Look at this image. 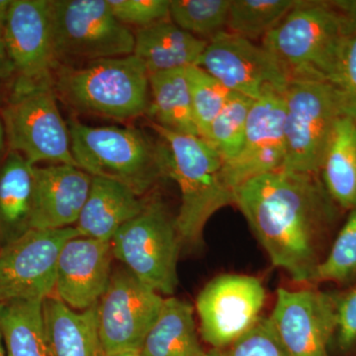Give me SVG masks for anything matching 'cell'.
<instances>
[{"mask_svg": "<svg viewBox=\"0 0 356 356\" xmlns=\"http://www.w3.org/2000/svg\"><path fill=\"white\" fill-rule=\"evenodd\" d=\"M235 203L271 264L310 283L323 259L332 200L317 175L280 170L245 182Z\"/></svg>", "mask_w": 356, "mask_h": 356, "instance_id": "cell-1", "label": "cell"}, {"mask_svg": "<svg viewBox=\"0 0 356 356\" xmlns=\"http://www.w3.org/2000/svg\"><path fill=\"white\" fill-rule=\"evenodd\" d=\"M356 32V1L298 0L262 46L288 79L331 83L344 48Z\"/></svg>", "mask_w": 356, "mask_h": 356, "instance_id": "cell-2", "label": "cell"}, {"mask_svg": "<svg viewBox=\"0 0 356 356\" xmlns=\"http://www.w3.org/2000/svg\"><path fill=\"white\" fill-rule=\"evenodd\" d=\"M151 126L161 138L165 177L179 188L181 201L175 225L182 248H200L211 217L235 203L222 173L224 163L203 138L173 132L153 122Z\"/></svg>", "mask_w": 356, "mask_h": 356, "instance_id": "cell-3", "label": "cell"}, {"mask_svg": "<svg viewBox=\"0 0 356 356\" xmlns=\"http://www.w3.org/2000/svg\"><path fill=\"white\" fill-rule=\"evenodd\" d=\"M54 88L58 98L81 113L129 121L149 110V74L135 55L60 67Z\"/></svg>", "mask_w": 356, "mask_h": 356, "instance_id": "cell-4", "label": "cell"}, {"mask_svg": "<svg viewBox=\"0 0 356 356\" xmlns=\"http://www.w3.org/2000/svg\"><path fill=\"white\" fill-rule=\"evenodd\" d=\"M72 153L77 166L92 177L114 180L143 196L165 178L159 140L134 127H93L67 122Z\"/></svg>", "mask_w": 356, "mask_h": 356, "instance_id": "cell-5", "label": "cell"}, {"mask_svg": "<svg viewBox=\"0 0 356 356\" xmlns=\"http://www.w3.org/2000/svg\"><path fill=\"white\" fill-rule=\"evenodd\" d=\"M113 257L163 296H172L178 286L177 261L181 242L173 218L163 201L147 200L144 210L111 241Z\"/></svg>", "mask_w": 356, "mask_h": 356, "instance_id": "cell-6", "label": "cell"}, {"mask_svg": "<svg viewBox=\"0 0 356 356\" xmlns=\"http://www.w3.org/2000/svg\"><path fill=\"white\" fill-rule=\"evenodd\" d=\"M57 99L54 83L13 89L1 112L8 151L20 154L33 165L47 161L77 166L69 126Z\"/></svg>", "mask_w": 356, "mask_h": 356, "instance_id": "cell-7", "label": "cell"}, {"mask_svg": "<svg viewBox=\"0 0 356 356\" xmlns=\"http://www.w3.org/2000/svg\"><path fill=\"white\" fill-rule=\"evenodd\" d=\"M58 65L133 55L135 34L117 20L107 0H51Z\"/></svg>", "mask_w": 356, "mask_h": 356, "instance_id": "cell-8", "label": "cell"}, {"mask_svg": "<svg viewBox=\"0 0 356 356\" xmlns=\"http://www.w3.org/2000/svg\"><path fill=\"white\" fill-rule=\"evenodd\" d=\"M284 98L285 161L281 170L318 175L341 115L336 95L322 81H288Z\"/></svg>", "mask_w": 356, "mask_h": 356, "instance_id": "cell-9", "label": "cell"}, {"mask_svg": "<svg viewBox=\"0 0 356 356\" xmlns=\"http://www.w3.org/2000/svg\"><path fill=\"white\" fill-rule=\"evenodd\" d=\"M165 299L126 267L114 271L97 304L98 329L105 355L140 353Z\"/></svg>", "mask_w": 356, "mask_h": 356, "instance_id": "cell-10", "label": "cell"}, {"mask_svg": "<svg viewBox=\"0 0 356 356\" xmlns=\"http://www.w3.org/2000/svg\"><path fill=\"white\" fill-rule=\"evenodd\" d=\"M79 236L74 227L31 229L0 248V305L44 300L55 290L56 266L63 245Z\"/></svg>", "mask_w": 356, "mask_h": 356, "instance_id": "cell-11", "label": "cell"}, {"mask_svg": "<svg viewBox=\"0 0 356 356\" xmlns=\"http://www.w3.org/2000/svg\"><path fill=\"white\" fill-rule=\"evenodd\" d=\"M266 288L245 274H222L209 281L196 299L199 334L211 348H222L250 331L262 317Z\"/></svg>", "mask_w": 356, "mask_h": 356, "instance_id": "cell-12", "label": "cell"}, {"mask_svg": "<svg viewBox=\"0 0 356 356\" xmlns=\"http://www.w3.org/2000/svg\"><path fill=\"white\" fill-rule=\"evenodd\" d=\"M13 89L54 83L60 69L54 51L51 0H13L3 35Z\"/></svg>", "mask_w": 356, "mask_h": 356, "instance_id": "cell-13", "label": "cell"}, {"mask_svg": "<svg viewBox=\"0 0 356 356\" xmlns=\"http://www.w3.org/2000/svg\"><path fill=\"white\" fill-rule=\"evenodd\" d=\"M336 293L280 288L268 320L288 356H329L337 325Z\"/></svg>", "mask_w": 356, "mask_h": 356, "instance_id": "cell-14", "label": "cell"}, {"mask_svg": "<svg viewBox=\"0 0 356 356\" xmlns=\"http://www.w3.org/2000/svg\"><path fill=\"white\" fill-rule=\"evenodd\" d=\"M197 67L231 92L254 100L268 86L284 89L289 81L280 62L262 44L227 30L207 42Z\"/></svg>", "mask_w": 356, "mask_h": 356, "instance_id": "cell-15", "label": "cell"}, {"mask_svg": "<svg viewBox=\"0 0 356 356\" xmlns=\"http://www.w3.org/2000/svg\"><path fill=\"white\" fill-rule=\"evenodd\" d=\"M284 89L268 86L248 113L240 153L222 165L232 191L255 177L280 170L285 161Z\"/></svg>", "mask_w": 356, "mask_h": 356, "instance_id": "cell-16", "label": "cell"}, {"mask_svg": "<svg viewBox=\"0 0 356 356\" xmlns=\"http://www.w3.org/2000/svg\"><path fill=\"white\" fill-rule=\"evenodd\" d=\"M111 243L76 236L63 245L56 266L58 299L76 311L98 303L111 278Z\"/></svg>", "mask_w": 356, "mask_h": 356, "instance_id": "cell-17", "label": "cell"}, {"mask_svg": "<svg viewBox=\"0 0 356 356\" xmlns=\"http://www.w3.org/2000/svg\"><path fill=\"white\" fill-rule=\"evenodd\" d=\"M91 180L92 175L77 166L34 165L31 228L74 227L88 197Z\"/></svg>", "mask_w": 356, "mask_h": 356, "instance_id": "cell-18", "label": "cell"}, {"mask_svg": "<svg viewBox=\"0 0 356 356\" xmlns=\"http://www.w3.org/2000/svg\"><path fill=\"white\" fill-rule=\"evenodd\" d=\"M147 199L125 185L92 177L88 197L74 228L79 236L111 243L115 234L144 210Z\"/></svg>", "mask_w": 356, "mask_h": 356, "instance_id": "cell-19", "label": "cell"}, {"mask_svg": "<svg viewBox=\"0 0 356 356\" xmlns=\"http://www.w3.org/2000/svg\"><path fill=\"white\" fill-rule=\"evenodd\" d=\"M97 304L76 311L53 295L44 299V332L51 356H106L98 329Z\"/></svg>", "mask_w": 356, "mask_h": 356, "instance_id": "cell-20", "label": "cell"}, {"mask_svg": "<svg viewBox=\"0 0 356 356\" xmlns=\"http://www.w3.org/2000/svg\"><path fill=\"white\" fill-rule=\"evenodd\" d=\"M206 44L168 20L137 30L133 55L152 74L197 65Z\"/></svg>", "mask_w": 356, "mask_h": 356, "instance_id": "cell-21", "label": "cell"}, {"mask_svg": "<svg viewBox=\"0 0 356 356\" xmlns=\"http://www.w3.org/2000/svg\"><path fill=\"white\" fill-rule=\"evenodd\" d=\"M34 165L13 151L0 158V245L31 229Z\"/></svg>", "mask_w": 356, "mask_h": 356, "instance_id": "cell-22", "label": "cell"}, {"mask_svg": "<svg viewBox=\"0 0 356 356\" xmlns=\"http://www.w3.org/2000/svg\"><path fill=\"white\" fill-rule=\"evenodd\" d=\"M139 353L140 356H208L199 341L194 307L177 297L165 298Z\"/></svg>", "mask_w": 356, "mask_h": 356, "instance_id": "cell-23", "label": "cell"}, {"mask_svg": "<svg viewBox=\"0 0 356 356\" xmlns=\"http://www.w3.org/2000/svg\"><path fill=\"white\" fill-rule=\"evenodd\" d=\"M332 202L356 209V122L348 117L337 121L320 172Z\"/></svg>", "mask_w": 356, "mask_h": 356, "instance_id": "cell-24", "label": "cell"}, {"mask_svg": "<svg viewBox=\"0 0 356 356\" xmlns=\"http://www.w3.org/2000/svg\"><path fill=\"white\" fill-rule=\"evenodd\" d=\"M149 116L161 127L198 136L192 110L191 93L186 69L170 70L149 74Z\"/></svg>", "mask_w": 356, "mask_h": 356, "instance_id": "cell-25", "label": "cell"}, {"mask_svg": "<svg viewBox=\"0 0 356 356\" xmlns=\"http://www.w3.org/2000/svg\"><path fill=\"white\" fill-rule=\"evenodd\" d=\"M44 300L0 305V325L8 356H51L44 332Z\"/></svg>", "mask_w": 356, "mask_h": 356, "instance_id": "cell-26", "label": "cell"}, {"mask_svg": "<svg viewBox=\"0 0 356 356\" xmlns=\"http://www.w3.org/2000/svg\"><path fill=\"white\" fill-rule=\"evenodd\" d=\"M298 0H231L229 32L252 40L273 31Z\"/></svg>", "mask_w": 356, "mask_h": 356, "instance_id": "cell-27", "label": "cell"}, {"mask_svg": "<svg viewBox=\"0 0 356 356\" xmlns=\"http://www.w3.org/2000/svg\"><path fill=\"white\" fill-rule=\"evenodd\" d=\"M231 0H170V20L189 34L209 41L225 31Z\"/></svg>", "mask_w": 356, "mask_h": 356, "instance_id": "cell-28", "label": "cell"}, {"mask_svg": "<svg viewBox=\"0 0 356 356\" xmlns=\"http://www.w3.org/2000/svg\"><path fill=\"white\" fill-rule=\"evenodd\" d=\"M254 100L234 93L211 125L206 140L227 163L236 158L245 140L248 113Z\"/></svg>", "mask_w": 356, "mask_h": 356, "instance_id": "cell-29", "label": "cell"}, {"mask_svg": "<svg viewBox=\"0 0 356 356\" xmlns=\"http://www.w3.org/2000/svg\"><path fill=\"white\" fill-rule=\"evenodd\" d=\"M356 280V209L334 238L331 250L316 267L311 284L332 282L344 284Z\"/></svg>", "mask_w": 356, "mask_h": 356, "instance_id": "cell-30", "label": "cell"}, {"mask_svg": "<svg viewBox=\"0 0 356 356\" xmlns=\"http://www.w3.org/2000/svg\"><path fill=\"white\" fill-rule=\"evenodd\" d=\"M186 74L194 119L200 137L206 140L211 125L234 93L197 65L186 69Z\"/></svg>", "mask_w": 356, "mask_h": 356, "instance_id": "cell-31", "label": "cell"}, {"mask_svg": "<svg viewBox=\"0 0 356 356\" xmlns=\"http://www.w3.org/2000/svg\"><path fill=\"white\" fill-rule=\"evenodd\" d=\"M208 356H288L274 332L268 318L261 317L257 324L222 348H211Z\"/></svg>", "mask_w": 356, "mask_h": 356, "instance_id": "cell-32", "label": "cell"}, {"mask_svg": "<svg viewBox=\"0 0 356 356\" xmlns=\"http://www.w3.org/2000/svg\"><path fill=\"white\" fill-rule=\"evenodd\" d=\"M117 20L137 30L170 20V0H107Z\"/></svg>", "mask_w": 356, "mask_h": 356, "instance_id": "cell-33", "label": "cell"}, {"mask_svg": "<svg viewBox=\"0 0 356 356\" xmlns=\"http://www.w3.org/2000/svg\"><path fill=\"white\" fill-rule=\"evenodd\" d=\"M343 117L356 122V32L344 48L336 74L330 83Z\"/></svg>", "mask_w": 356, "mask_h": 356, "instance_id": "cell-34", "label": "cell"}, {"mask_svg": "<svg viewBox=\"0 0 356 356\" xmlns=\"http://www.w3.org/2000/svg\"><path fill=\"white\" fill-rule=\"evenodd\" d=\"M334 337L339 350L348 351L356 346V284L348 291L337 294Z\"/></svg>", "mask_w": 356, "mask_h": 356, "instance_id": "cell-35", "label": "cell"}, {"mask_svg": "<svg viewBox=\"0 0 356 356\" xmlns=\"http://www.w3.org/2000/svg\"><path fill=\"white\" fill-rule=\"evenodd\" d=\"M11 3H13V0H0V34L2 37H3L4 31H6Z\"/></svg>", "mask_w": 356, "mask_h": 356, "instance_id": "cell-36", "label": "cell"}, {"mask_svg": "<svg viewBox=\"0 0 356 356\" xmlns=\"http://www.w3.org/2000/svg\"><path fill=\"white\" fill-rule=\"evenodd\" d=\"M7 72H9V67L8 62H7L6 44H4L3 37L0 34V83L6 76Z\"/></svg>", "mask_w": 356, "mask_h": 356, "instance_id": "cell-37", "label": "cell"}, {"mask_svg": "<svg viewBox=\"0 0 356 356\" xmlns=\"http://www.w3.org/2000/svg\"><path fill=\"white\" fill-rule=\"evenodd\" d=\"M6 147V132H4L3 122H2L1 115H0V158L4 153Z\"/></svg>", "mask_w": 356, "mask_h": 356, "instance_id": "cell-38", "label": "cell"}, {"mask_svg": "<svg viewBox=\"0 0 356 356\" xmlns=\"http://www.w3.org/2000/svg\"><path fill=\"white\" fill-rule=\"evenodd\" d=\"M0 356L7 355L6 344H4L3 336H2L1 325H0Z\"/></svg>", "mask_w": 356, "mask_h": 356, "instance_id": "cell-39", "label": "cell"}, {"mask_svg": "<svg viewBox=\"0 0 356 356\" xmlns=\"http://www.w3.org/2000/svg\"><path fill=\"white\" fill-rule=\"evenodd\" d=\"M106 356H140L139 353H119V355H106Z\"/></svg>", "mask_w": 356, "mask_h": 356, "instance_id": "cell-40", "label": "cell"}, {"mask_svg": "<svg viewBox=\"0 0 356 356\" xmlns=\"http://www.w3.org/2000/svg\"><path fill=\"white\" fill-rule=\"evenodd\" d=\"M0 248H1V245H0Z\"/></svg>", "mask_w": 356, "mask_h": 356, "instance_id": "cell-41", "label": "cell"}]
</instances>
